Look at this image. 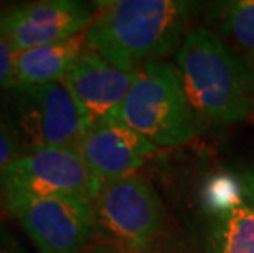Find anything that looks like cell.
Returning a JSON list of instances; mask_svg holds the SVG:
<instances>
[{
    "mask_svg": "<svg viewBox=\"0 0 254 253\" xmlns=\"http://www.w3.org/2000/svg\"><path fill=\"white\" fill-rule=\"evenodd\" d=\"M15 50L0 36V94L15 87Z\"/></svg>",
    "mask_w": 254,
    "mask_h": 253,
    "instance_id": "cell-15",
    "label": "cell"
},
{
    "mask_svg": "<svg viewBox=\"0 0 254 253\" xmlns=\"http://www.w3.org/2000/svg\"><path fill=\"white\" fill-rule=\"evenodd\" d=\"M176 59L195 117L228 125L254 114V66L213 30H189Z\"/></svg>",
    "mask_w": 254,
    "mask_h": 253,
    "instance_id": "cell-2",
    "label": "cell"
},
{
    "mask_svg": "<svg viewBox=\"0 0 254 253\" xmlns=\"http://www.w3.org/2000/svg\"><path fill=\"white\" fill-rule=\"evenodd\" d=\"M23 153L25 152L21 148L20 140L8 125V122L5 120V117L0 114V171L7 168ZM0 211H2V206H0Z\"/></svg>",
    "mask_w": 254,
    "mask_h": 253,
    "instance_id": "cell-14",
    "label": "cell"
},
{
    "mask_svg": "<svg viewBox=\"0 0 254 253\" xmlns=\"http://www.w3.org/2000/svg\"><path fill=\"white\" fill-rule=\"evenodd\" d=\"M207 253H254V211L245 201L233 202L213 219Z\"/></svg>",
    "mask_w": 254,
    "mask_h": 253,
    "instance_id": "cell-12",
    "label": "cell"
},
{
    "mask_svg": "<svg viewBox=\"0 0 254 253\" xmlns=\"http://www.w3.org/2000/svg\"><path fill=\"white\" fill-rule=\"evenodd\" d=\"M87 48L85 31L15 55V85H41L63 81Z\"/></svg>",
    "mask_w": 254,
    "mask_h": 253,
    "instance_id": "cell-11",
    "label": "cell"
},
{
    "mask_svg": "<svg viewBox=\"0 0 254 253\" xmlns=\"http://www.w3.org/2000/svg\"><path fill=\"white\" fill-rule=\"evenodd\" d=\"M84 253H123V250L118 249V247L100 245V247H94V249H90V250H85Z\"/></svg>",
    "mask_w": 254,
    "mask_h": 253,
    "instance_id": "cell-17",
    "label": "cell"
},
{
    "mask_svg": "<svg viewBox=\"0 0 254 253\" xmlns=\"http://www.w3.org/2000/svg\"><path fill=\"white\" fill-rule=\"evenodd\" d=\"M158 147L118 118L95 122L79 147L84 161L100 182L136 174Z\"/></svg>",
    "mask_w": 254,
    "mask_h": 253,
    "instance_id": "cell-9",
    "label": "cell"
},
{
    "mask_svg": "<svg viewBox=\"0 0 254 253\" xmlns=\"http://www.w3.org/2000/svg\"><path fill=\"white\" fill-rule=\"evenodd\" d=\"M134 78L136 73L122 71L85 48L63 83L95 123L117 118Z\"/></svg>",
    "mask_w": 254,
    "mask_h": 253,
    "instance_id": "cell-10",
    "label": "cell"
},
{
    "mask_svg": "<svg viewBox=\"0 0 254 253\" xmlns=\"http://www.w3.org/2000/svg\"><path fill=\"white\" fill-rule=\"evenodd\" d=\"M94 211L97 225L129 252L149 250L163 232V202L151 182L138 174L102 182Z\"/></svg>",
    "mask_w": 254,
    "mask_h": 253,
    "instance_id": "cell-6",
    "label": "cell"
},
{
    "mask_svg": "<svg viewBox=\"0 0 254 253\" xmlns=\"http://www.w3.org/2000/svg\"><path fill=\"white\" fill-rule=\"evenodd\" d=\"M220 30L238 53L254 66V0L226 2L220 10Z\"/></svg>",
    "mask_w": 254,
    "mask_h": 253,
    "instance_id": "cell-13",
    "label": "cell"
},
{
    "mask_svg": "<svg viewBox=\"0 0 254 253\" xmlns=\"http://www.w3.org/2000/svg\"><path fill=\"white\" fill-rule=\"evenodd\" d=\"M243 182H245V194H246V204L254 211V171H250L245 177H243Z\"/></svg>",
    "mask_w": 254,
    "mask_h": 253,
    "instance_id": "cell-16",
    "label": "cell"
},
{
    "mask_svg": "<svg viewBox=\"0 0 254 253\" xmlns=\"http://www.w3.org/2000/svg\"><path fill=\"white\" fill-rule=\"evenodd\" d=\"M100 186L79 150L41 148L23 153L0 171V206L13 196L64 194L94 201Z\"/></svg>",
    "mask_w": 254,
    "mask_h": 253,
    "instance_id": "cell-7",
    "label": "cell"
},
{
    "mask_svg": "<svg viewBox=\"0 0 254 253\" xmlns=\"http://www.w3.org/2000/svg\"><path fill=\"white\" fill-rule=\"evenodd\" d=\"M117 118L154 147H181L197 135V117L174 64L151 61L136 71Z\"/></svg>",
    "mask_w": 254,
    "mask_h": 253,
    "instance_id": "cell-3",
    "label": "cell"
},
{
    "mask_svg": "<svg viewBox=\"0 0 254 253\" xmlns=\"http://www.w3.org/2000/svg\"><path fill=\"white\" fill-rule=\"evenodd\" d=\"M3 117L25 153L41 148L79 150L94 125L63 81L15 85L3 92Z\"/></svg>",
    "mask_w": 254,
    "mask_h": 253,
    "instance_id": "cell-4",
    "label": "cell"
},
{
    "mask_svg": "<svg viewBox=\"0 0 254 253\" xmlns=\"http://www.w3.org/2000/svg\"><path fill=\"white\" fill-rule=\"evenodd\" d=\"M85 30L87 48L122 71L179 50L197 5L184 0H104Z\"/></svg>",
    "mask_w": 254,
    "mask_h": 253,
    "instance_id": "cell-1",
    "label": "cell"
},
{
    "mask_svg": "<svg viewBox=\"0 0 254 253\" xmlns=\"http://www.w3.org/2000/svg\"><path fill=\"white\" fill-rule=\"evenodd\" d=\"M95 5L79 0H40L0 10V36L15 53L82 33L94 20Z\"/></svg>",
    "mask_w": 254,
    "mask_h": 253,
    "instance_id": "cell-8",
    "label": "cell"
},
{
    "mask_svg": "<svg viewBox=\"0 0 254 253\" xmlns=\"http://www.w3.org/2000/svg\"><path fill=\"white\" fill-rule=\"evenodd\" d=\"M2 209L18 220L40 253H84L94 239V201L82 196H13Z\"/></svg>",
    "mask_w": 254,
    "mask_h": 253,
    "instance_id": "cell-5",
    "label": "cell"
},
{
    "mask_svg": "<svg viewBox=\"0 0 254 253\" xmlns=\"http://www.w3.org/2000/svg\"><path fill=\"white\" fill-rule=\"evenodd\" d=\"M0 253H26L20 247H0Z\"/></svg>",
    "mask_w": 254,
    "mask_h": 253,
    "instance_id": "cell-18",
    "label": "cell"
}]
</instances>
